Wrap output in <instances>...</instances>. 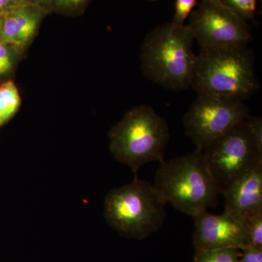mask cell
Segmentation results:
<instances>
[{
	"mask_svg": "<svg viewBox=\"0 0 262 262\" xmlns=\"http://www.w3.org/2000/svg\"><path fill=\"white\" fill-rule=\"evenodd\" d=\"M192 217L195 251L228 248L241 249L247 246L244 223L226 212L212 214L205 210Z\"/></svg>",
	"mask_w": 262,
	"mask_h": 262,
	"instance_id": "cell-9",
	"label": "cell"
},
{
	"mask_svg": "<svg viewBox=\"0 0 262 262\" xmlns=\"http://www.w3.org/2000/svg\"><path fill=\"white\" fill-rule=\"evenodd\" d=\"M241 251V262H262V248L246 246Z\"/></svg>",
	"mask_w": 262,
	"mask_h": 262,
	"instance_id": "cell-19",
	"label": "cell"
},
{
	"mask_svg": "<svg viewBox=\"0 0 262 262\" xmlns=\"http://www.w3.org/2000/svg\"><path fill=\"white\" fill-rule=\"evenodd\" d=\"M167 204L154 185L136 177L132 182L108 193L104 217L124 237L144 239L161 228L166 218Z\"/></svg>",
	"mask_w": 262,
	"mask_h": 262,
	"instance_id": "cell-5",
	"label": "cell"
},
{
	"mask_svg": "<svg viewBox=\"0 0 262 262\" xmlns=\"http://www.w3.org/2000/svg\"><path fill=\"white\" fill-rule=\"evenodd\" d=\"M24 2L30 4L39 5L48 10L51 9L52 0H24Z\"/></svg>",
	"mask_w": 262,
	"mask_h": 262,
	"instance_id": "cell-21",
	"label": "cell"
},
{
	"mask_svg": "<svg viewBox=\"0 0 262 262\" xmlns=\"http://www.w3.org/2000/svg\"><path fill=\"white\" fill-rule=\"evenodd\" d=\"M155 187L177 211L191 216L215 207L222 189L212 177L202 149L162 161Z\"/></svg>",
	"mask_w": 262,
	"mask_h": 262,
	"instance_id": "cell-2",
	"label": "cell"
},
{
	"mask_svg": "<svg viewBox=\"0 0 262 262\" xmlns=\"http://www.w3.org/2000/svg\"><path fill=\"white\" fill-rule=\"evenodd\" d=\"M222 1L246 21L254 18L258 0H222Z\"/></svg>",
	"mask_w": 262,
	"mask_h": 262,
	"instance_id": "cell-16",
	"label": "cell"
},
{
	"mask_svg": "<svg viewBox=\"0 0 262 262\" xmlns=\"http://www.w3.org/2000/svg\"><path fill=\"white\" fill-rule=\"evenodd\" d=\"M225 212L244 221L262 213V164L231 183L222 191Z\"/></svg>",
	"mask_w": 262,
	"mask_h": 262,
	"instance_id": "cell-10",
	"label": "cell"
},
{
	"mask_svg": "<svg viewBox=\"0 0 262 262\" xmlns=\"http://www.w3.org/2000/svg\"><path fill=\"white\" fill-rule=\"evenodd\" d=\"M247 246L262 248V213L242 221Z\"/></svg>",
	"mask_w": 262,
	"mask_h": 262,
	"instance_id": "cell-15",
	"label": "cell"
},
{
	"mask_svg": "<svg viewBox=\"0 0 262 262\" xmlns=\"http://www.w3.org/2000/svg\"><path fill=\"white\" fill-rule=\"evenodd\" d=\"M23 52L16 46L0 41V80H8Z\"/></svg>",
	"mask_w": 262,
	"mask_h": 262,
	"instance_id": "cell-13",
	"label": "cell"
},
{
	"mask_svg": "<svg viewBox=\"0 0 262 262\" xmlns=\"http://www.w3.org/2000/svg\"><path fill=\"white\" fill-rule=\"evenodd\" d=\"M251 116L244 101L234 98L198 95L184 115L186 135L203 149L208 144Z\"/></svg>",
	"mask_w": 262,
	"mask_h": 262,
	"instance_id": "cell-8",
	"label": "cell"
},
{
	"mask_svg": "<svg viewBox=\"0 0 262 262\" xmlns=\"http://www.w3.org/2000/svg\"><path fill=\"white\" fill-rule=\"evenodd\" d=\"M20 103V94L13 81L5 80L0 84V128L15 116Z\"/></svg>",
	"mask_w": 262,
	"mask_h": 262,
	"instance_id": "cell-12",
	"label": "cell"
},
{
	"mask_svg": "<svg viewBox=\"0 0 262 262\" xmlns=\"http://www.w3.org/2000/svg\"><path fill=\"white\" fill-rule=\"evenodd\" d=\"M89 1L90 0H52L51 8L63 12L77 11Z\"/></svg>",
	"mask_w": 262,
	"mask_h": 262,
	"instance_id": "cell-18",
	"label": "cell"
},
{
	"mask_svg": "<svg viewBox=\"0 0 262 262\" xmlns=\"http://www.w3.org/2000/svg\"><path fill=\"white\" fill-rule=\"evenodd\" d=\"M114 158L127 165L135 177L141 166L164 160L170 132L166 120L148 105L131 108L108 132Z\"/></svg>",
	"mask_w": 262,
	"mask_h": 262,
	"instance_id": "cell-4",
	"label": "cell"
},
{
	"mask_svg": "<svg viewBox=\"0 0 262 262\" xmlns=\"http://www.w3.org/2000/svg\"><path fill=\"white\" fill-rule=\"evenodd\" d=\"M198 4V0H175V13L171 23L178 27L184 26Z\"/></svg>",
	"mask_w": 262,
	"mask_h": 262,
	"instance_id": "cell-17",
	"label": "cell"
},
{
	"mask_svg": "<svg viewBox=\"0 0 262 262\" xmlns=\"http://www.w3.org/2000/svg\"><path fill=\"white\" fill-rule=\"evenodd\" d=\"M241 251L238 248L195 251L194 262H241Z\"/></svg>",
	"mask_w": 262,
	"mask_h": 262,
	"instance_id": "cell-14",
	"label": "cell"
},
{
	"mask_svg": "<svg viewBox=\"0 0 262 262\" xmlns=\"http://www.w3.org/2000/svg\"><path fill=\"white\" fill-rule=\"evenodd\" d=\"M23 3H25L24 0H0V15L8 13Z\"/></svg>",
	"mask_w": 262,
	"mask_h": 262,
	"instance_id": "cell-20",
	"label": "cell"
},
{
	"mask_svg": "<svg viewBox=\"0 0 262 262\" xmlns=\"http://www.w3.org/2000/svg\"><path fill=\"white\" fill-rule=\"evenodd\" d=\"M194 36L188 25L164 24L144 38L141 68L148 80L165 89L180 91L191 87L196 54Z\"/></svg>",
	"mask_w": 262,
	"mask_h": 262,
	"instance_id": "cell-1",
	"label": "cell"
},
{
	"mask_svg": "<svg viewBox=\"0 0 262 262\" xmlns=\"http://www.w3.org/2000/svg\"><path fill=\"white\" fill-rule=\"evenodd\" d=\"M3 16L0 15V36H1L2 29H3Z\"/></svg>",
	"mask_w": 262,
	"mask_h": 262,
	"instance_id": "cell-22",
	"label": "cell"
},
{
	"mask_svg": "<svg viewBox=\"0 0 262 262\" xmlns=\"http://www.w3.org/2000/svg\"><path fill=\"white\" fill-rule=\"evenodd\" d=\"M191 87L198 95L248 99L259 87L253 52L248 47L200 50Z\"/></svg>",
	"mask_w": 262,
	"mask_h": 262,
	"instance_id": "cell-3",
	"label": "cell"
},
{
	"mask_svg": "<svg viewBox=\"0 0 262 262\" xmlns=\"http://www.w3.org/2000/svg\"><path fill=\"white\" fill-rule=\"evenodd\" d=\"M201 49L248 47L251 27L222 0H203L187 24Z\"/></svg>",
	"mask_w": 262,
	"mask_h": 262,
	"instance_id": "cell-7",
	"label": "cell"
},
{
	"mask_svg": "<svg viewBox=\"0 0 262 262\" xmlns=\"http://www.w3.org/2000/svg\"><path fill=\"white\" fill-rule=\"evenodd\" d=\"M150 1H155V0H150Z\"/></svg>",
	"mask_w": 262,
	"mask_h": 262,
	"instance_id": "cell-23",
	"label": "cell"
},
{
	"mask_svg": "<svg viewBox=\"0 0 262 262\" xmlns=\"http://www.w3.org/2000/svg\"><path fill=\"white\" fill-rule=\"evenodd\" d=\"M49 10L39 5L25 3L5 13L0 41L25 51Z\"/></svg>",
	"mask_w": 262,
	"mask_h": 262,
	"instance_id": "cell-11",
	"label": "cell"
},
{
	"mask_svg": "<svg viewBox=\"0 0 262 262\" xmlns=\"http://www.w3.org/2000/svg\"><path fill=\"white\" fill-rule=\"evenodd\" d=\"M202 151L212 177L222 191L262 164V146L251 134L248 119L212 141Z\"/></svg>",
	"mask_w": 262,
	"mask_h": 262,
	"instance_id": "cell-6",
	"label": "cell"
}]
</instances>
